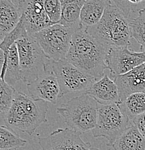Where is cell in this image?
Returning <instances> with one entry per match:
<instances>
[{"label": "cell", "instance_id": "cell-15", "mask_svg": "<svg viewBox=\"0 0 145 150\" xmlns=\"http://www.w3.org/2000/svg\"><path fill=\"white\" fill-rule=\"evenodd\" d=\"M20 10L12 0H0V43L20 22Z\"/></svg>", "mask_w": 145, "mask_h": 150}, {"label": "cell", "instance_id": "cell-4", "mask_svg": "<svg viewBox=\"0 0 145 150\" xmlns=\"http://www.w3.org/2000/svg\"><path fill=\"white\" fill-rule=\"evenodd\" d=\"M98 105L94 98L85 93L62 104L57 112L69 129L85 134L95 128Z\"/></svg>", "mask_w": 145, "mask_h": 150}, {"label": "cell", "instance_id": "cell-16", "mask_svg": "<svg viewBox=\"0 0 145 150\" xmlns=\"http://www.w3.org/2000/svg\"><path fill=\"white\" fill-rule=\"evenodd\" d=\"M0 77L11 86L22 79L19 55L16 43L9 49L7 58L2 56L0 66Z\"/></svg>", "mask_w": 145, "mask_h": 150}, {"label": "cell", "instance_id": "cell-12", "mask_svg": "<svg viewBox=\"0 0 145 150\" xmlns=\"http://www.w3.org/2000/svg\"><path fill=\"white\" fill-rule=\"evenodd\" d=\"M30 96L35 100L55 104L59 98V86L52 67L30 83L27 84Z\"/></svg>", "mask_w": 145, "mask_h": 150}, {"label": "cell", "instance_id": "cell-24", "mask_svg": "<svg viewBox=\"0 0 145 150\" xmlns=\"http://www.w3.org/2000/svg\"><path fill=\"white\" fill-rule=\"evenodd\" d=\"M15 89L0 77V113L9 110L13 100Z\"/></svg>", "mask_w": 145, "mask_h": 150}, {"label": "cell", "instance_id": "cell-14", "mask_svg": "<svg viewBox=\"0 0 145 150\" xmlns=\"http://www.w3.org/2000/svg\"><path fill=\"white\" fill-rule=\"evenodd\" d=\"M85 93L94 98L98 104L119 105L121 103L116 82L106 74L96 80Z\"/></svg>", "mask_w": 145, "mask_h": 150}, {"label": "cell", "instance_id": "cell-3", "mask_svg": "<svg viewBox=\"0 0 145 150\" xmlns=\"http://www.w3.org/2000/svg\"><path fill=\"white\" fill-rule=\"evenodd\" d=\"M90 35L108 48L129 46L132 39L129 19L113 3L95 25L85 28Z\"/></svg>", "mask_w": 145, "mask_h": 150}, {"label": "cell", "instance_id": "cell-2", "mask_svg": "<svg viewBox=\"0 0 145 150\" xmlns=\"http://www.w3.org/2000/svg\"><path fill=\"white\" fill-rule=\"evenodd\" d=\"M47 102L38 100L23 92H15L9 110L5 112L4 121L9 127L32 135L37 129L47 121Z\"/></svg>", "mask_w": 145, "mask_h": 150}, {"label": "cell", "instance_id": "cell-13", "mask_svg": "<svg viewBox=\"0 0 145 150\" xmlns=\"http://www.w3.org/2000/svg\"><path fill=\"white\" fill-rule=\"evenodd\" d=\"M118 89L121 103L130 95L145 93V63L113 79Z\"/></svg>", "mask_w": 145, "mask_h": 150}, {"label": "cell", "instance_id": "cell-8", "mask_svg": "<svg viewBox=\"0 0 145 150\" xmlns=\"http://www.w3.org/2000/svg\"><path fill=\"white\" fill-rule=\"evenodd\" d=\"M52 69L58 82L59 98L74 92H86L95 79L88 76L66 59L52 61Z\"/></svg>", "mask_w": 145, "mask_h": 150}, {"label": "cell", "instance_id": "cell-21", "mask_svg": "<svg viewBox=\"0 0 145 150\" xmlns=\"http://www.w3.org/2000/svg\"><path fill=\"white\" fill-rule=\"evenodd\" d=\"M26 144L27 141L20 137L13 129L0 126V150H17Z\"/></svg>", "mask_w": 145, "mask_h": 150}, {"label": "cell", "instance_id": "cell-7", "mask_svg": "<svg viewBox=\"0 0 145 150\" xmlns=\"http://www.w3.org/2000/svg\"><path fill=\"white\" fill-rule=\"evenodd\" d=\"M131 121L116 104L98 105L97 124L93 131L95 138L103 137L108 145L113 146L114 142L129 127Z\"/></svg>", "mask_w": 145, "mask_h": 150}, {"label": "cell", "instance_id": "cell-26", "mask_svg": "<svg viewBox=\"0 0 145 150\" xmlns=\"http://www.w3.org/2000/svg\"><path fill=\"white\" fill-rule=\"evenodd\" d=\"M132 123L145 138V112L132 119Z\"/></svg>", "mask_w": 145, "mask_h": 150}, {"label": "cell", "instance_id": "cell-10", "mask_svg": "<svg viewBox=\"0 0 145 150\" xmlns=\"http://www.w3.org/2000/svg\"><path fill=\"white\" fill-rule=\"evenodd\" d=\"M81 134L69 128L59 129L40 138L38 144L42 150H90L91 144L84 142Z\"/></svg>", "mask_w": 145, "mask_h": 150}, {"label": "cell", "instance_id": "cell-23", "mask_svg": "<svg viewBox=\"0 0 145 150\" xmlns=\"http://www.w3.org/2000/svg\"><path fill=\"white\" fill-rule=\"evenodd\" d=\"M128 19L132 15L138 13L139 11L145 9V0H111Z\"/></svg>", "mask_w": 145, "mask_h": 150}, {"label": "cell", "instance_id": "cell-5", "mask_svg": "<svg viewBox=\"0 0 145 150\" xmlns=\"http://www.w3.org/2000/svg\"><path fill=\"white\" fill-rule=\"evenodd\" d=\"M22 80L26 84L33 82L52 67V60L46 56L33 35L28 34L16 42Z\"/></svg>", "mask_w": 145, "mask_h": 150}, {"label": "cell", "instance_id": "cell-27", "mask_svg": "<svg viewBox=\"0 0 145 150\" xmlns=\"http://www.w3.org/2000/svg\"><path fill=\"white\" fill-rule=\"evenodd\" d=\"M90 150H100L99 149H98V148H95V147H92L91 149H90Z\"/></svg>", "mask_w": 145, "mask_h": 150}, {"label": "cell", "instance_id": "cell-19", "mask_svg": "<svg viewBox=\"0 0 145 150\" xmlns=\"http://www.w3.org/2000/svg\"><path fill=\"white\" fill-rule=\"evenodd\" d=\"M112 147L113 150H145V138L131 121Z\"/></svg>", "mask_w": 145, "mask_h": 150}, {"label": "cell", "instance_id": "cell-18", "mask_svg": "<svg viewBox=\"0 0 145 150\" xmlns=\"http://www.w3.org/2000/svg\"><path fill=\"white\" fill-rule=\"evenodd\" d=\"M85 0H60L62 4V18L59 24L74 30L82 28L80 13Z\"/></svg>", "mask_w": 145, "mask_h": 150}, {"label": "cell", "instance_id": "cell-25", "mask_svg": "<svg viewBox=\"0 0 145 150\" xmlns=\"http://www.w3.org/2000/svg\"><path fill=\"white\" fill-rule=\"evenodd\" d=\"M44 7L50 21L58 24L62 18V4L60 0H44Z\"/></svg>", "mask_w": 145, "mask_h": 150}, {"label": "cell", "instance_id": "cell-9", "mask_svg": "<svg viewBox=\"0 0 145 150\" xmlns=\"http://www.w3.org/2000/svg\"><path fill=\"white\" fill-rule=\"evenodd\" d=\"M145 63V51L136 52L129 46L113 47L109 49L106 58L107 69L112 79L126 74Z\"/></svg>", "mask_w": 145, "mask_h": 150}, {"label": "cell", "instance_id": "cell-6", "mask_svg": "<svg viewBox=\"0 0 145 150\" xmlns=\"http://www.w3.org/2000/svg\"><path fill=\"white\" fill-rule=\"evenodd\" d=\"M74 32L71 28L58 23L44 28L33 36L48 59L59 61L66 59Z\"/></svg>", "mask_w": 145, "mask_h": 150}, {"label": "cell", "instance_id": "cell-22", "mask_svg": "<svg viewBox=\"0 0 145 150\" xmlns=\"http://www.w3.org/2000/svg\"><path fill=\"white\" fill-rule=\"evenodd\" d=\"M132 37L141 46V51H145V9L139 11L137 16L129 19Z\"/></svg>", "mask_w": 145, "mask_h": 150}, {"label": "cell", "instance_id": "cell-17", "mask_svg": "<svg viewBox=\"0 0 145 150\" xmlns=\"http://www.w3.org/2000/svg\"><path fill=\"white\" fill-rule=\"evenodd\" d=\"M112 3L111 0H85L80 13L82 28H87L98 24L105 9Z\"/></svg>", "mask_w": 145, "mask_h": 150}, {"label": "cell", "instance_id": "cell-1", "mask_svg": "<svg viewBox=\"0 0 145 150\" xmlns=\"http://www.w3.org/2000/svg\"><path fill=\"white\" fill-rule=\"evenodd\" d=\"M109 49L82 28L73 34L66 59L82 72L98 80L103 76L107 69Z\"/></svg>", "mask_w": 145, "mask_h": 150}, {"label": "cell", "instance_id": "cell-28", "mask_svg": "<svg viewBox=\"0 0 145 150\" xmlns=\"http://www.w3.org/2000/svg\"><path fill=\"white\" fill-rule=\"evenodd\" d=\"M18 1H22V0H18Z\"/></svg>", "mask_w": 145, "mask_h": 150}, {"label": "cell", "instance_id": "cell-11", "mask_svg": "<svg viewBox=\"0 0 145 150\" xmlns=\"http://www.w3.org/2000/svg\"><path fill=\"white\" fill-rule=\"evenodd\" d=\"M20 20L28 34H34L53 24L50 21L44 7V0H22L18 1Z\"/></svg>", "mask_w": 145, "mask_h": 150}, {"label": "cell", "instance_id": "cell-20", "mask_svg": "<svg viewBox=\"0 0 145 150\" xmlns=\"http://www.w3.org/2000/svg\"><path fill=\"white\" fill-rule=\"evenodd\" d=\"M118 105L121 112L132 121L145 112V93L132 94Z\"/></svg>", "mask_w": 145, "mask_h": 150}]
</instances>
